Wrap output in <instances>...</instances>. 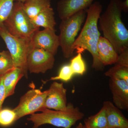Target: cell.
I'll use <instances>...</instances> for the list:
<instances>
[{"label": "cell", "instance_id": "cell-23", "mask_svg": "<svg viewBox=\"0 0 128 128\" xmlns=\"http://www.w3.org/2000/svg\"><path fill=\"white\" fill-rule=\"evenodd\" d=\"M15 0H0V25L9 17L14 6Z\"/></svg>", "mask_w": 128, "mask_h": 128}, {"label": "cell", "instance_id": "cell-14", "mask_svg": "<svg viewBox=\"0 0 128 128\" xmlns=\"http://www.w3.org/2000/svg\"><path fill=\"white\" fill-rule=\"evenodd\" d=\"M97 51L99 60L104 66L114 64L118 58V54L112 44L102 36L98 40Z\"/></svg>", "mask_w": 128, "mask_h": 128}, {"label": "cell", "instance_id": "cell-13", "mask_svg": "<svg viewBox=\"0 0 128 128\" xmlns=\"http://www.w3.org/2000/svg\"><path fill=\"white\" fill-rule=\"evenodd\" d=\"M106 110L108 128H128V120L121 110L110 101L103 103Z\"/></svg>", "mask_w": 128, "mask_h": 128}, {"label": "cell", "instance_id": "cell-17", "mask_svg": "<svg viewBox=\"0 0 128 128\" xmlns=\"http://www.w3.org/2000/svg\"><path fill=\"white\" fill-rule=\"evenodd\" d=\"M22 6L28 16L32 19L44 9L50 7V0H28L23 2Z\"/></svg>", "mask_w": 128, "mask_h": 128}, {"label": "cell", "instance_id": "cell-30", "mask_svg": "<svg viewBox=\"0 0 128 128\" xmlns=\"http://www.w3.org/2000/svg\"><path fill=\"white\" fill-rule=\"evenodd\" d=\"M2 76L0 75V81L1 78Z\"/></svg>", "mask_w": 128, "mask_h": 128}, {"label": "cell", "instance_id": "cell-5", "mask_svg": "<svg viewBox=\"0 0 128 128\" xmlns=\"http://www.w3.org/2000/svg\"><path fill=\"white\" fill-rule=\"evenodd\" d=\"M23 3L14 2L10 14L4 22L8 31L14 36L30 40L34 32L39 29L35 28L24 11Z\"/></svg>", "mask_w": 128, "mask_h": 128}, {"label": "cell", "instance_id": "cell-10", "mask_svg": "<svg viewBox=\"0 0 128 128\" xmlns=\"http://www.w3.org/2000/svg\"><path fill=\"white\" fill-rule=\"evenodd\" d=\"M44 103L45 108L55 110H65L67 106L66 90L63 83L54 82L48 89Z\"/></svg>", "mask_w": 128, "mask_h": 128}, {"label": "cell", "instance_id": "cell-16", "mask_svg": "<svg viewBox=\"0 0 128 128\" xmlns=\"http://www.w3.org/2000/svg\"><path fill=\"white\" fill-rule=\"evenodd\" d=\"M54 15V10L50 6L44 9L30 20L35 28L39 29L40 27H42L44 28L55 30L56 22Z\"/></svg>", "mask_w": 128, "mask_h": 128}, {"label": "cell", "instance_id": "cell-20", "mask_svg": "<svg viewBox=\"0 0 128 128\" xmlns=\"http://www.w3.org/2000/svg\"><path fill=\"white\" fill-rule=\"evenodd\" d=\"M14 67L13 60L9 51L0 52V75L3 76Z\"/></svg>", "mask_w": 128, "mask_h": 128}, {"label": "cell", "instance_id": "cell-12", "mask_svg": "<svg viewBox=\"0 0 128 128\" xmlns=\"http://www.w3.org/2000/svg\"><path fill=\"white\" fill-rule=\"evenodd\" d=\"M94 0H60L57 4L59 17L61 20L67 18L76 12L86 10Z\"/></svg>", "mask_w": 128, "mask_h": 128}, {"label": "cell", "instance_id": "cell-15", "mask_svg": "<svg viewBox=\"0 0 128 128\" xmlns=\"http://www.w3.org/2000/svg\"><path fill=\"white\" fill-rule=\"evenodd\" d=\"M23 76L22 70L17 67H14L2 76L6 98L14 94L17 84Z\"/></svg>", "mask_w": 128, "mask_h": 128}, {"label": "cell", "instance_id": "cell-3", "mask_svg": "<svg viewBox=\"0 0 128 128\" xmlns=\"http://www.w3.org/2000/svg\"><path fill=\"white\" fill-rule=\"evenodd\" d=\"M84 114L80 108L71 103L67 104L64 110H52L46 108L40 113L31 114L28 118L33 123V128H38L45 124L63 128H71L79 120L82 119Z\"/></svg>", "mask_w": 128, "mask_h": 128}, {"label": "cell", "instance_id": "cell-2", "mask_svg": "<svg viewBox=\"0 0 128 128\" xmlns=\"http://www.w3.org/2000/svg\"><path fill=\"white\" fill-rule=\"evenodd\" d=\"M122 2L110 0L98 20L104 37L112 44L118 54L128 48V30L121 18Z\"/></svg>", "mask_w": 128, "mask_h": 128}, {"label": "cell", "instance_id": "cell-21", "mask_svg": "<svg viewBox=\"0 0 128 128\" xmlns=\"http://www.w3.org/2000/svg\"><path fill=\"white\" fill-rule=\"evenodd\" d=\"M70 65L74 75H82L86 71V64L81 53H78L71 60Z\"/></svg>", "mask_w": 128, "mask_h": 128}, {"label": "cell", "instance_id": "cell-29", "mask_svg": "<svg viewBox=\"0 0 128 128\" xmlns=\"http://www.w3.org/2000/svg\"><path fill=\"white\" fill-rule=\"evenodd\" d=\"M28 0H15V1L18 2H22V3H23V2H25Z\"/></svg>", "mask_w": 128, "mask_h": 128}, {"label": "cell", "instance_id": "cell-27", "mask_svg": "<svg viewBox=\"0 0 128 128\" xmlns=\"http://www.w3.org/2000/svg\"><path fill=\"white\" fill-rule=\"evenodd\" d=\"M122 11L127 12L128 11V0H125L124 2H122Z\"/></svg>", "mask_w": 128, "mask_h": 128}, {"label": "cell", "instance_id": "cell-7", "mask_svg": "<svg viewBox=\"0 0 128 128\" xmlns=\"http://www.w3.org/2000/svg\"><path fill=\"white\" fill-rule=\"evenodd\" d=\"M48 92V90L42 92L33 89L22 96L18 105L13 109L16 113V121L26 115L45 109L44 103Z\"/></svg>", "mask_w": 128, "mask_h": 128}, {"label": "cell", "instance_id": "cell-25", "mask_svg": "<svg viewBox=\"0 0 128 128\" xmlns=\"http://www.w3.org/2000/svg\"><path fill=\"white\" fill-rule=\"evenodd\" d=\"M116 65L128 67V48H126L118 54Z\"/></svg>", "mask_w": 128, "mask_h": 128}, {"label": "cell", "instance_id": "cell-1", "mask_svg": "<svg viewBox=\"0 0 128 128\" xmlns=\"http://www.w3.org/2000/svg\"><path fill=\"white\" fill-rule=\"evenodd\" d=\"M102 6L99 2H96L86 10V20L80 35L76 39L73 46L77 53L82 54L87 50L92 56V67L96 70H102L97 51V46L101 34L98 30V22L102 11Z\"/></svg>", "mask_w": 128, "mask_h": 128}, {"label": "cell", "instance_id": "cell-22", "mask_svg": "<svg viewBox=\"0 0 128 128\" xmlns=\"http://www.w3.org/2000/svg\"><path fill=\"white\" fill-rule=\"evenodd\" d=\"M16 121V116L13 110L4 108L0 111V126L7 127Z\"/></svg>", "mask_w": 128, "mask_h": 128}, {"label": "cell", "instance_id": "cell-4", "mask_svg": "<svg viewBox=\"0 0 128 128\" xmlns=\"http://www.w3.org/2000/svg\"><path fill=\"white\" fill-rule=\"evenodd\" d=\"M86 16V12L82 10L67 18L62 19L60 26V46L64 58H69L73 56V46L76 38L80 30Z\"/></svg>", "mask_w": 128, "mask_h": 128}, {"label": "cell", "instance_id": "cell-28", "mask_svg": "<svg viewBox=\"0 0 128 128\" xmlns=\"http://www.w3.org/2000/svg\"><path fill=\"white\" fill-rule=\"evenodd\" d=\"M76 128H87L85 124H83L81 123H80L78 126H76Z\"/></svg>", "mask_w": 128, "mask_h": 128}, {"label": "cell", "instance_id": "cell-9", "mask_svg": "<svg viewBox=\"0 0 128 128\" xmlns=\"http://www.w3.org/2000/svg\"><path fill=\"white\" fill-rule=\"evenodd\" d=\"M56 30L44 28L37 30L32 35L29 42L30 50L34 48H42L55 55L60 46L59 36Z\"/></svg>", "mask_w": 128, "mask_h": 128}, {"label": "cell", "instance_id": "cell-18", "mask_svg": "<svg viewBox=\"0 0 128 128\" xmlns=\"http://www.w3.org/2000/svg\"><path fill=\"white\" fill-rule=\"evenodd\" d=\"M84 122L87 128H108L107 120L104 106L103 105L97 113L88 117Z\"/></svg>", "mask_w": 128, "mask_h": 128}, {"label": "cell", "instance_id": "cell-19", "mask_svg": "<svg viewBox=\"0 0 128 128\" xmlns=\"http://www.w3.org/2000/svg\"><path fill=\"white\" fill-rule=\"evenodd\" d=\"M105 76L110 78L123 80L128 83V67L119 66L114 65V66L105 72Z\"/></svg>", "mask_w": 128, "mask_h": 128}, {"label": "cell", "instance_id": "cell-11", "mask_svg": "<svg viewBox=\"0 0 128 128\" xmlns=\"http://www.w3.org/2000/svg\"><path fill=\"white\" fill-rule=\"evenodd\" d=\"M108 84L114 105L120 110H128V82L124 80L110 78Z\"/></svg>", "mask_w": 128, "mask_h": 128}, {"label": "cell", "instance_id": "cell-8", "mask_svg": "<svg viewBox=\"0 0 128 128\" xmlns=\"http://www.w3.org/2000/svg\"><path fill=\"white\" fill-rule=\"evenodd\" d=\"M54 55L42 48H34L29 51L27 57L28 70L30 73H44L54 67Z\"/></svg>", "mask_w": 128, "mask_h": 128}, {"label": "cell", "instance_id": "cell-26", "mask_svg": "<svg viewBox=\"0 0 128 128\" xmlns=\"http://www.w3.org/2000/svg\"><path fill=\"white\" fill-rule=\"evenodd\" d=\"M6 98V90L2 76L0 81V111L2 109V104Z\"/></svg>", "mask_w": 128, "mask_h": 128}, {"label": "cell", "instance_id": "cell-6", "mask_svg": "<svg viewBox=\"0 0 128 128\" xmlns=\"http://www.w3.org/2000/svg\"><path fill=\"white\" fill-rule=\"evenodd\" d=\"M0 36L4 41L11 55L14 67L20 69L24 76L28 78L27 60L30 51V40L12 36L8 32L3 24L0 25Z\"/></svg>", "mask_w": 128, "mask_h": 128}, {"label": "cell", "instance_id": "cell-24", "mask_svg": "<svg viewBox=\"0 0 128 128\" xmlns=\"http://www.w3.org/2000/svg\"><path fill=\"white\" fill-rule=\"evenodd\" d=\"M74 75L70 64H67L61 67L58 76L51 77L50 80H60L66 82L70 80Z\"/></svg>", "mask_w": 128, "mask_h": 128}]
</instances>
